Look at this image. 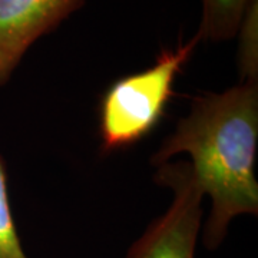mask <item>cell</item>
I'll return each instance as SVG.
<instances>
[{
    "instance_id": "obj_3",
    "label": "cell",
    "mask_w": 258,
    "mask_h": 258,
    "mask_svg": "<svg viewBox=\"0 0 258 258\" xmlns=\"http://www.w3.org/2000/svg\"><path fill=\"white\" fill-rule=\"evenodd\" d=\"M155 168V181L172 192V200L166 211L132 242L126 258H195L205 197L188 161H169Z\"/></svg>"
},
{
    "instance_id": "obj_5",
    "label": "cell",
    "mask_w": 258,
    "mask_h": 258,
    "mask_svg": "<svg viewBox=\"0 0 258 258\" xmlns=\"http://www.w3.org/2000/svg\"><path fill=\"white\" fill-rule=\"evenodd\" d=\"M251 0H201L197 36L201 42H225L235 37Z\"/></svg>"
},
{
    "instance_id": "obj_1",
    "label": "cell",
    "mask_w": 258,
    "mask_h": 258,
    "mask_svg": "<svg viewBox=\"0 0 258 258\" xmlns=\"http://www.w3.org/2000/svg\"><path fill=\"white\" fill-rule=\"evenodd\" d=\"M258 83L238 82L192 99L189 112L151 158L154 166L189 157L194 179L211 201L203 242L215 249L240 215H257Z\"/></svg>"
},
{
    "instance_id": "obj_6",
    "label": "cell",
    "mask_w": 258,
    "mask_h": 258,
    "mask_svg": "<svg viewBox=\"0 0 258 258\" xmlns=\"http://www.w3.org/2000/svg\"><path fill=\"white\" fill-rule=\"evenodd\" d=\"M235 37H238L240 82L258 83V0L249 2Z\"/></svg>"
},
{
    "instance_id": "obj_7",
    "label": "cell",
    "mask_w": 258,
    "mask_h": 258,
    "mask_svg": "<svg viewBox=\"0 0 258 258\" xmlns=\"http://www.w3.org/2000/svg\"><path fill=\"white\" fill-rule=\"evenodd\" d=\"M0 258H30L23 248L10 205L8 172L0 155Z\"/></svg>"
},
{
    "instance_id": "obj_4",
    "label": "cell",
    "mask_w": 258,
    "mask_h": 258,
    "mask_svg": "<svg viewBox=\"0 0 258 258\" xmlns=\"http://www.w3.org/2000/svg\"><path fill=\"white\" fill-rule=\"evenodd\" d=\"M86 0H0V86L42 36L82 8Z\"/></svg>"
},
{
    "instance_id": "obj_2",
    "label": "cell",
    "mask_w": 258,
    "mask_h": 258,
    "mask_svg": "<svg viewBox=\"0 0 258 258\" xmlns=\"http://www.w3.org/2000/svg\"><path fill=\"white\" fill-rule=\"evenodd\" d=\"M200 43L194 35L174 49H162L154 64L120 78L106 89L99 108L103 152L132 147L155 129L175 93L178 76Z\"/></svg>"
}]
</instances>
